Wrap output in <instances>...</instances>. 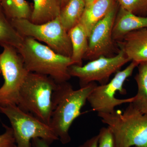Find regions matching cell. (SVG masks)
Here are the masks:
<instances>
[{"mask_svg": "<svg viewBox=\"0 0 147 147\" xmlns=\"http://www.w3.org/2000/svg\"><path fill=\"white\" fill-rule=\"evenodd\" d=\"M129 61L130 60L121 50L114 57L102 56L84 65H72L69 68V72L71 77L79 79L81 88L96 82L104 85L108 83L112 74L120 71L124 65Z\"/></svg>", "mask_w": 147, "mask_h": 147, "instance_id": "9", "label": "cell"}, {"mask_svg": "<svg viewBox=\"0 0 147 147\" xmlns=\"http://www.w3.org/2000/svg\"><path fill=\"white\" fill-rule=\"evenodd\" d=\"M134 79L137 91L131 103L141 113L147 116V61L139 63Z\"/></svg>", "mask_w": 147, "mask_h": 147, "instance_id": "17", "label": "cell"}, {"mask_svg": "<svg viewBox=\"0 0 147 147\" xmlns=\"http://www.w3.org/2000/svg\"><path fill=\"white\" fill-rule=\"evenodd\" d=\"M147 28V16H140L120 7L113 26V40L119 41L133 31Z\"/></svg>", "mask_w": 147, "mask_h": 147, "instance_id": "12", "label": "cell"}, {"mask_svg": "<svg viewBox=\"0 0 147 147\" xmlns=\"http://www.w3.org/2000/svg\"><path fill=\"white\" fill-rule=\"evenodd\" d=\"M98 134V147H117L113 133L108 127L100 128Z\"/></svg>", "mask_w": 147, "mask_h": 147, "instance_id": "21", "label": "cell"}, {"mask_svg": "<svg viewBox=\"0 0 147 147\" xmlns=\"http://www.w3.org/2000/svg\"><path fill=\"white\" fill-rule=\"evenodd\" d=\"M0 113L7 118L17 147H32V139L39 138L50 145L59 140L50 125L45 123L16 105L0 106Z\"/></svg>", "mask_w": 147, "mask_h": 147, "instance_id": "5", "label": "cell"}, {"mask_svg": "<svg viewBox=\"0 0 147 147\" xmlns=\"http://www.w3.org/2000/svg\"><path fill=\"white\" fill-rule=\"evenodd\" d=\"M0 5L9 20H30L32 9L26 0H0Z\"/></svg>", "mask_w": 147, "mask_h": 147, "instance_id": "19", "label": "cell"}, {"mask_svg": "<svg viewBox=\"0 0 147 147\" xmlns=\"http://www.w3.org/2000/svg\"><path fill=\"white\" fill-rule=\"evenodd\" d=\"M24 37L13 27L0 5V45L9 44L16 48L22 45Z\"/></svg>", "mask_w": 147, "mask_h": 147, "instance_id": "18", "label": "cell"}, {"mask_svg": "<svg viewBox=\"0 0 147 147\" xmlns=\"http://www.w3.org/2000/svg\"><path fill=\"white\" fill-rule=\"evenodd\" d=\"M5 129L3 134H0V147H13L16 146L13 129L3 124Z\"/></svg>", "mask_w": 147, "mask_h": 147, "instance_id": "22", "label": "cell"}, {"mask_svg": "<svg viewBox=\"0 0 147 147\" xmlns=\"http://www.w3.org/2000/svg\"><path fill=\"white\" fill-rule=\"evenodd\" d=\"M98 134L88 139L79 147H98Z\"/></svg>", "mask_w": 147, "mask_h": 147, "instance_id": "23", "label": "cell"}, {"mask_svg": "<svg viewBox=\"0 0 147 147\" xmlns=\"http://www.w3.org/2000/svg\"><path fill=\"white\" fill-rule=\"evenodd\" d=\"M0 54V67L4 83L0 88V106L17 105L19 91L29 73L15 47L3 43Z\"/></svg>", "mask_w": 147, "mask_h": 147, "instance_id": "7", "label": "cell"}, {"mask_svg": "<svg viewBox=\"0 0 147 147\" xmlns=\"http://www.w3.org/2000/svg\"><path fill=\"white\" fill-rule=\"evenodd\" d=\"M84 1L85 2V4H86V6L90 4L93 3L96 0H84Z\"/></svg>", "mask_w": 147, "mask_h": 147, "instance_id": "26", "label": "cell"}, {"mask_svg": "<svg viewBox=\"0 0 147 147\" xmlns=\"http://www.w3.org/2000/svg\"><path fill=\"white\" fill-rule=\"evenodd\" d=\"M121 8L135 15L147 13V0H116Z\"/></svg>", "mask_w": 147, "mask_h": 147, "instance_id": "20", "label": "cell"}, {"mask_svg": "<svg viewBox=\"0 0 147 147\" xmlns=\"http://www.w3.org/2000/svg\"><path fill=\"white\" fill-rule=\"evenodd\" d=\"M139 64L132 61L123 70L117 72L110 82L96 86L87 100L93 111L97 113H111L115 110V108L117 106L132 102L133 97L119 99L115 96L118 91L123 94L126 93V91L123 88V84L126 79L132 75Z\"/></svg>", "mask_w": 147, "mask_h": 147, "instance_id": "8", "label": "cell"}, {"mask_svg": "<svg viewBox=\"0 0 147 147\" xmlns=\"http://www.w3.org/2000/svg\"><path fill=\"white\" fill-rule=\"evenodd\" d=\"M13 147H17V146H16H16H14Z\"/></svg>", "mask_w": 147, "mask_h": 147, "instance_id": "28", "label": "cell"}, {"mask_svg": "<svg viewBox=\"0 0 147 147\" xmlns=\"http://www.w3.org/2000/svg\"><path fill=\"white\" fill-rule=\"evenodd\" d=\"M123 112L98 113L112 131L117 147H147V116L131 102Z\"/></svg>", "mask_w": 147, "mask_h": 147, "instance_id": "3", "label": "cell"}, {"mask_svg": "<svg viewBox=\"0 0 147 147\" xmlns=\"http://www.w3.org/2000/svg\"><path fill=\"white\" fill-rule=\"evenodd\" d=\"M86 7L84 0H69L61 8L60 19L67 32L80 23Z\"/></svg>", "mask_w": 147, "mask_h": 147, "instance_id": "16", "label": "cell"}, {"mask_svg": "<svg viewBox=\"0 0 147 147\" xmlns=\"http://www.w3.org/2000/svg\"><path fill=\"white\" fill-rule=\"evenodd\" d=\"M31 144L32 147H50L47 142L39 138L32 139Z\"/></svg>", "mask_w": 147, "mask_h": 147, "instance_id": "24", "label": "cell"}, {"mask_svg": "<svg viewBox=\"0 0 147 147\" xmlns=\"http://www.w3.org/2000/svg\"><path fill=\"white\" fill-rule=\"evenodd\" d=\"M10 20L12 26L22 36L30 37L38 41L45 42L56 53L71 58V40L59 16L40 24H34L26 19Z\"/></svg>", "mask_w": 147, "mask_h": 147, "instance_id": "6", "label": "cell"}, {"mask_svg": "<svg viewBox=\"0 0 147 147\" xmlns=\"http://www.w3.org/2000/svg\"><path fill=\"white\" fill-rule=\"evenodd\" d=\"M1 67H0V74H1Z\"/></svg>", "mask_w": 147, "mask_h": 147, "instance_id": "27", "label": "cell"}, {"mask_svg": "<svg viewBox=\"0 0 147 147\" xmlns=\"http://www.w3.org/2000/svg\"><path fill=\"white\" fill-rule=\"evenodd\" d=\"M17 50L29 72L49 76L57 84L71 78L69 72V67L74 65L71 58L56 53L34 38L24 36Z\"/></svg>", "mask_w": 147, "mask_h": 147, "instance_id": "2", "label": "cell"}, {"mask_svg": "<svg viewBox=\"0 0 147 147\" xmlns=\"http://www.w3.org/2000/svg\"><path fill=\"white\" fill-rule=\"evenodd\" d=\"M118 4H116L93 28L88 37V47L84 59L93 60L109 53L113 47V30Z\"/></svg>", "mask_w": 147, "mask_h": 147, "instance_id": "10", "label": "cell"}, {"mask_svg": "<svg viewBox=\"0 0 147 147\" xmlns=\"http://www.w3.org/2000/svg\"><path fill=\"white\" fill-rule=\"evenodd\" d=\"M117 3L116 0H96L86 6L79 23L84 27L88 37L94 27L107 15Z\"/></svg>", "mask_w": 147, "mask_h": 147, "instance_id": "13", "label": "cell"}, {"mask_svg": "<svg viewBox=\"0 0 147 147\" xmlns=\"http://www.w3.org/2000/svg\"><path fill=\"white\" fill-rule=\"evenodd\" d=\"M34 6L30 21L34 24L47 23L59 17L61 5L60 0H33Z\"/></svg>", "mask_w": 147, "mask_h": 147, "instance_id": "14", "label": "cell"}, {"mask_svg": "<svg viewBox=\"0 0 147 147\" xmlns=\"http://www.w3.org/2000/svg\"><path fill=\"white\" fill-rule=\"evenodd\" d=\"M58 84L49 76L29 72L19 91L17 105L50 125L53 110V96Z\"/></svg>", "mask_w": 147, "mask_h": 147, "instance_id": "4", "label": "cell"}, {"mask_svg": "<svg viewBox=\"0 0 147 147\" xmlns=\"http://www.w3.org/2000/svg\"><path fill=\"white\" fill-rule=\"evenodd\" d=\"M69 1V0H60L61 3V8L63 7Z\"/></svg>", "mask_w": 147, "mask_h": 147, "instance_id": "25", "label": "cell"}, {"mask_svg": "<svg viewBox=\"0 0 147 147\" xmlns=\"http://www.w3.org/2000/svg\"><path fill=\"white\" fill-rule=\"evenodd\" d=\"M71 40L74 65H82V61L88 47V36L84 27L79 23L68 32Z\"/></svg>", "mask_w": 147, "mask_h": 147, "instance_id": "15", "label": "cell"}, {"mask_svg": "<svg viewBox=\"0 0 147 147\" xmlns=\"http://www.w3.org/2000/svg\"><path fill=\"white\" fill-rule=\"evenodd\" d=\"M96 86L95 82H92L74 90L67 82L58 84L53 96V110L50 125L63 144L71 141L69 128L82 115V108Z\"/></svg>", "mask_w": 147, "mask_h": 147, "instance_id": "1", "label": "cell"}, {"mask_svg": "<svg viewBox=\"0 0 147 147\" xmlns=\"http://www.w3.org/2000/svg\"><path fill=\"white\" fill-rule=\"evenodd\" d=\"M118 42L131 61L139 64L147 61V28L130 32Z\"/></svg>", "mask_w": 147, "mask_h": 147, "instance_id": "11", "label": "cell"}]
</instances>
